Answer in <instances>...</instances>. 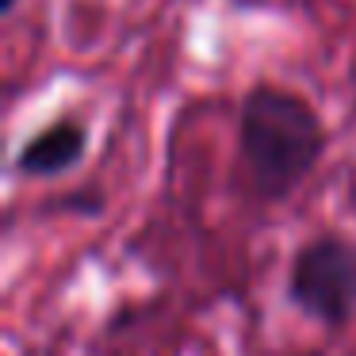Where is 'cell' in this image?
<instances>
[{
    "label": "cell",
    "instance_id": "obj_2",
    "mask_svg": "<svg viewBox=\"0 0 356 356\" xmlns=\"http://www.w3.org/2000/svg\"><path fill=\"white\" fill-rule=\"evenodd\" d=\"M287 295L307 318L341 330L356 314V241L322 234L295 253Z\"/></svg>",
    "mask_w": 356,
    "mask_h": 356
},
{
    "label": "cell",
    "instance_id": "obj_4",
    "mask_svg": "<svg viewBox=\"0 0 356 356\" xmlns=\"http://www.w3.org/2000/svg\"><path fill=\"white\" fill-rule=\"evenodd\" d=\"M16 4H19V0H0V12H4V16H8V12L16 8Z\"/></svg>",
    "mask_w": 356,
    "mask_h": 356
},
{
    "label": "cell",
    "instance_id": "obj_1",
    "mask_svg": "<svg viewBox=\"0 0 356 356\" xmlns=\"http://www.w3.org/2000/svg\"><path fill=\"white\" fill-rule=\"evenodd\" d=\"M325 123L307 96L257 85L241 100L238 154L261 200H287L325 154Z\"/></svg>",
    "mask_w": 356,
    "mask_h": 356
},
{
    "label": "cell",
    "instance_id": "obj_3",
    "mask_svg": "<svg viewBox=\"0 0 356 356\" xmlns=\"http://www.w3.org/2000/svg\"><path fill=\"white\" fill-rule=\"evenodd\" d=\"M88 149V131L81 119L62 115L54 123H47L39 134L24 142L12 157V169L27 180H54L62 172H70L73 165L85 157Z\"/></svg>",
    "mask_w": 356,
    "mask_h": 356
}]
</instances>
